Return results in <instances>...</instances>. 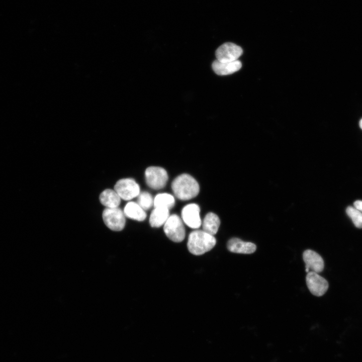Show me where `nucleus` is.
Segmentation results:
<instances>
[{
  "label": "nucleus",
  "instance_id": "f257e3e1",
  "mask_svg": "<svg viewBox=\"0 0 362 362\" xmlns=\"http://www.w3.org/2000/svg\"><path fill=\"white\" fill-rule=\"evenodd\" d=\"M171 188L175 197L183 201L195 198L200 191L197 181L186 173L182 174L174 178L171 183Z\"/></svg>",
  "mask_w": 362,
  "mask_h": 362
},
{
  "label": "nucleus",
  "instance_id": "f03ea898",
  "mask_svg": "<svg viewBox=\"0 0 362 362\" xmlns=\"http://www.w3.org/2000/svg\"><path fill=\"white\" fill-rule=\"evenodd\" d=\"M216 243V240L213 235L203 230H196L190 234L187 246L191 253L200 255L212 249Z\"/></svg>",
  "mask_w": 362,
  "mask_h": 362
},
{
  "label": "nucleus",
  "instance_id": "7ed1b4c3",
  "mask_svg": "<svg viewBox=\"0 0 362 362\" xmlns=\"http://www.w3.org/2000/svg\"><path fill=\"white\" fill-rule=\"evenodd\" d=\"M164 232L167 237L175 242L182 241L185 237V229L182 219L177 215L168 217L164 224Z\"/></svg>",
  "mask_w": 362,
  "mask_h": 362
},
{
  "label": "nucleus",
  "instance_id": "20e7f679",
  "mask_svg": "<svg viewBox=\"0 0 362 362\" xmlns=\"http://www.w3.org/2000/svg\"><path fill=\"white\" fill-rule=\"evenodd\" d=\"M102 217L104 223L111 230L119 231L124 229L126 223L125 215L119 208H106Z\"/></svg>",
  "mask_w": 362,
  "mask_h": 362
},
{
  "label": "nucleus",
  "instance_id": "39448f33",
  "mask_svg": "<svg viewBox=\"0 0 362 362\" xmlns=\"http://www.w3.org/2000/svg\"><path fill=\"white\" fill-rule=\"evenodd\" d=\"M146 183L148 187L154 190L164 188L168 180L166 171L159 166H150L145 172Z\"/></svg>",
  "mask_w": 362,
  "mask_h": 362
},
{
  "label": "nucleus",
  "instance_id": "423d86ee",
  "mask_svg": "<svg viewBox=\"0 0 362 362\" xmlns=\"http://www.w3.org/2000/svg\"><path fill=\"white\" fill-rule=\"evenodd\" d=\"M114 190L124 200L129 201L138 196L140 187L133 178H126L119 180L114 186Z\"/></svg>",
  "mask_w": 362,
  "mask_h": 362
},
{
  "label": "nucleus",
  "instance_id": "0eeeda50",
  "mask_svg": "<svg viewBox=\"0 0 362 362\" xmlns=\"http://www.w3.org/2000/svg\"><path fill=\"white\" fill-rule=\"evenodd\" d=\"M242 48L231 42L223 44L216 51L217 60L221 62H232L238 60L242 54Z\"/></svg>",
  "mask_w": 362,
  "mask_h": 362
},
{
  "label": "nucleus",
  "instance_id": "6e6552de",
  "mask_svg": "<svg viewBox=\"0 0 362 362\" xmlns=\"http://www.w3.org/2000/svg\"><path fill=\"white\" fill-rule=\"evenodd\" d=\"M306 281L309 291L314 296H322L328 290L329 285L327 281L316 272H308Z\"/></svg>",
  "mask_w": 362,
  "mask_h": 362
},
{
  "label": "nucleus",
  "instance_id": "1a4fd4ad",
  "mask_svg": "<svg viewBox=\"0 0 362 362\" xmlns=\"http://www.w3.org/2000/svg\"><path fill=\"white\" fill-rule=\"evenodd\" d=\"M200 212V207L196 204L192 203L186 205L182 210L183 221L191 228H199L202 224Z\"/></svg>",
  "mask_w": 362,
  "mask_h": 362
},
{
  "label": "nucleus",
  "instance_id": "9d476101",
  "mask_svg": "<svg viewBox=\"0 0 362 362\" xmlns=\"http://www.w3.org/2000/svg\"><path fill=\"white\" fill-rule=\"evenodd\" d=\"M303 258L307 273L310 271L319 273L323 270V259L316 252L311 249L306 250L303 253Z\"/></svg>",
  "mask_w": 362,
  "mask_h": 362
},
{
  "label": "nucleus",
  "instance_id": "9b49d317",
  "mask_svg": "<svg viewBox=\"0 0 362 362\" xmlns=\"http://www.w3.org/2000/svg\"><path fill=\"white\" fill-rule=\"evenodd\" d=\"M229 251L234 253L251 254L255 252L256 245L250 242H245L238 238H232L227 242Z\"/></svg>",
  "mask_w": 362,
  "mask_h": 362
},
{
  "label": "nucleus",
  "instance_id": "f8f14e48",
  "mask_svg": "<svg viewBox=\"0 0 362 362\" xmlns=\"http://www.w3.org/2000/svg\"><path fill=\"white\" fill-rule=\"evenodd\" d=\"M212 66L213 70L217 74L226 75L239 70L242 66V64L238 60L232 62H221L216 59L213 61Z\"/></svg>",
  "mask_w": 362,
  "mask_h": 362
},
{
  "label": "nucleus",
  "instance_id": "ddd939ff",
  "mask_svg": "<svg viewBox=\"0 0 362 362\" xmlns=\"http://www.w3.org/2000/svg\"><path fill=\"white\" fill-rule=\"evenodd\" d=\"M169 217V209L154 207L150 216L149 223L152 227H159L164 224Z\"/></svg>",
  "mask_w": 362,
  "mask_h": 362
},
{
  "label": "nucleus",
  "instance_id": "4468645a",
  "mask_svg": "<svg viewBox=\"0 0 362 362\" xmlns=\"http://www.w3.org/2000/svg\"><path fill=\"white\" fill-rule=\"evenodd\" d=\"M123 212L126 217L138 221H142L146 218L145 210L134 202H128Z\"/></svg>",
  "mask_w": 362,
  "mask_h": 362
},
{
  "label": "nucleus",
  "instance_id": "2eb2a0df",
  "mask_svg": "<svg viewBox=\"0 0 362 362\" xmlns=\"http://www.w3.org/2000/svg\"><path fill=\"white\" fill-rule=\"evenodd\" d=\"M100 201L106 208L118 207L121 198L114 190L106 189L100 195Z\"/></svg>",
  "mask_w": 362,
  "mask_h": 362
},
{
  "label": "nucleus",
  "instance_id": "dca6fc26",
  "mask_svg": "<svg viewBox=\"0 0 362 362\" xmlns=\"http://www.w3.org/2000/svg\"><path fill=\"white\" fill-rule=\"evenodd\" d=\"M220 225V220L218 216L214 213L209 212L203 221V230L214 236L218 232Z\"/></svg>",
  "mask_w": 362,
  "mask_h": 362
},
{
  "label": "nucleus",
  "instance_id": "f3484780",
  "mask_svg": "<svg viewBox=\"0 0 362 362\" xmlns=\"http://www.w3.org/2000/svg\"><path fill=\"white\" fill-rule=\"evenodd\" d=\"M174 204L173 196L167 193L159 194L154 199V207L165 208L169 210L174 206Z\"/></svg>",
  "mask_w": 362,
  "mask_h": 362
},
{
  "label": "nucleus",
  "instance_id": "a211bd4d",
  "mask_svg": "<svg viewBox=\"0 0 362 362\" xmlns=\"http://www.w3.org/2000/svg\"><path fill=\"white\" fill-rule=\"evenodd\" d=\"M137 197L138 204L144 210H148L153 205L154 199L148 192H141Z\"/></svg>",
  "mask_w": 362,
  "mask_h": 362
},
{
  "label": "nucleus",
  "instance_id": "6ab92c4d",
  "mask_svg": "<svg viewBox=\"0 0 362 362\" xmlns=\"http://www.w3.org/2000/svg\"><path fill=\"white\" fill-rule=\"evenodd\" d=\"M346 212L352 220L355 226L358 228H362V212L351 206L347 207Z\"/></svg>",
  "mask_w": 362,
  "mask_h": 362
},
{
  "label": "nucleus",
  "instance_id": "aec40b11",
  "mask_svg": "<svg viewBox=\"0 0 362 362\" xmlns=\"http://www.w3.org/2000/svg\"><path fill=\"white\" fill-rule=\"evenodd\" d=\"M354 207L362 212V201L357 200L353 203Z\"/></svg>",
  "mask_w": 362,
  "mask_h": 362
},
{
  "label": "nucleus",
  "instance_id": "412c9836",
  "mask_svg": "<svg viewBox=\"0 0 362 362\" xmlns=\"http://www.w3.org/2000/svg\"><path fill=\"white\" fill-rule=\"evenodd\" d=\"M359 125L360 128L362 129V119L360 120L359 122Z\"/></svg>",
  "mask_w": 362,
  "mask_h": 362
}]
</instances>
